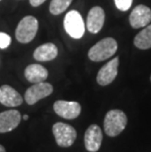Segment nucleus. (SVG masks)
I'll return each instance as SVG.
<instances>
[{
    "label": "nucleus",
    "instance_id": "obj_5",
    "mask_svg": "<svg viewBox=\"0 0 151 152\" xmlns=\"http://www.w3.org/2000/svg\"><path fill=\"white\" fill-rule=\"evenodd\" d=\"M64 28L71 37L75 39L82 37L85 27L82 15L76 10L68 12L64 19Z\"/></svg>",
    "mask_w": 151,
    "mask_h": 152
},
{
    "label": "nucleus",
    "instance_id": "obj_15",
    "mask_svg": "<svg viewBox=\"0 0 151 152\" xmlns=\"http://www.w3.org/2000/svg\"><path fill=\"white\" fill-rule=\"evenodd\" d=\"M58 55V49L53 43H44L38 46L34 52V58L39 62L54 60Z\"/></svg>",
    "mask_w": 151,
    "mask_h": 152
},
{
    "label": "nucleus",
    "instance_id": "obj_1",
    "mask_svg": "<svg viewBox=\"0 0 151 152\" xmlns=\"http://www.w3.org/2000/svg\"><path fill=\"white\" fill-rule=\"evenodd\" d=\"M127 124V115L122 110H110L104 118V131L108 137H117L125 130Z\"/></svg>",
    "mask_w": 151,
    "mask_h": 152
},
{
    "label": "nucleus",
    "instance_id": "obj_13",
    "mask_svg": "<svg viewBox=\"0 0 151 152\" xmlns=\"http://www.w3.org/2000/svg\"><path fill=\"white\" fill-rule=\"evenodd\" d=\"M0 103L7 107H17L23 103V97L12 86L4 85L0 87Z\"/></svg>",
    "mask_w": 151,
    "mask_h": 152
},
{
    "label": "nucleus",
    "instance_id": "obj_9",
    "mask_svg": "<svg viewBox=\"0 0 151 152\" xmlns=\"http://www.w3.org/2000/svg\"><path fill=\"white\" fill-rule=\"evenodd\" d=\"M103 134L100 127L93 124L90 125L85 134V146L89 152H97L101 147Z\"/></svg>",
    "mask_w": 151,
    "mask_h": 152
},
{
    "label": "nucleus",
    "instance_id": "obj_22",
    "mask_svg": "<svg viewBox=\"0 0 151 152\" xmlns=\"http://www.w3.org/2000/svg\"><path fill=\"white\" fill-rule=\"evenodd\" d=\"M23 119L25 120V121H27V120L28 119V115H24L23 116Z\"/></svg>",
    "mask_w": 151,
    "mask_h": 152
},
{
    "label": "nucleus",
    "instance_id": "obj_10",
    "mask_svg": "<svg viewBox=\"0 0 151 152\" xmlns=\"http://www.w3.org/2000/svg\"><path fill=\"white\" fill-rule=\"evenodd\" d=\"M151 22V9L145 5H137L130 15V24L133 28L146 27Z\"/></svg>",
    "mask_w": 151,
    "mask_h": 152
},
{
    "label": "nucleus",
    "instance_id": "obj_11",
    "mask_svg": "<svg viewBox=\"0 0 151 152\" xmlns=\"http://www.w3.org/2000/svg\"><path fill=\"white\" fill-rule=\"evenodd\" d=\"M22 116L18 110H8L0 113V134L15 130L20 124Z\"/></svg>",
    "mask_w": 151,
    "mask_h": 152
},
{
    "label": "nucleus",
    "instance_id": "obj_16",
    "mask_svg": "<svg viewBox=\"0 0 151 152\" xmlns=\"http://www.w3.org/2000/svg\"><path fill=\"white\" fill-rule=\"evenodd\" d=\"M134 45L139 49L151 48V25L146 26L145 28L136 34L133 40Z\"/></svg>",
    "mask_w": 151,
    "mask_h": 152
},
{
    "label": "nucleus",
    "instance_id": "obj_24",
    "mask_svg": "<svg viewBox=\"0 0 151 152\" xmlns=\"http://www.w3.org/2000/svg\"><path fill=\"white\" fill-rule=\"evenodd\" d=\"M0 1H1V0H0Z\"/></svg>",
    "mask_w": 151,
    "mask_h": 152
},
{
    "label": "nucleus",
    "instance_id": "obj_14",
    "mask_svg": "<svg viewBox=\"0 0 151 152\" xmlns=\"http://www.w3.org/2000/svg\"><path fill=\"white\" fill-rule=\"evenodd\" d=\"M48 77V71L39 64H31L25 69V77L30 83L44 82Z\"/></svg>",
    "mask_w": 151,
    "mask_h": 152
},
{
    "label": "nucleus",
    "instance_id": "obj_4",
    "mask_svg": "<svg viewBox=\"0 0 151 152\" xmlns=\"http://www.w3.org/2000/svg\"><path fill=\"white\" fill-rule=\"evenodd\" d=\"M52 132L57 144L60 147L72 146L77 138V132L75 128L65 123H55L52 127Z\"/></svg>",
    "mask_w": 151,
    "mask_h": 152
},
{
    "label": "nucleus",
    "instance_id": "obj_20",
    "mask_svg": "<svg viewBox=\"0 0 151 152\" xmlns=\"http://www.w3.org/2000/svg\"><path fill=\"white\" fill-rule=\"evenodd\" d=\"M46 0H30V3L31 5L33 6V7H38V6H40L42 3L45 2Z\"/></svg>",
    "mask_w": 151,
    "mask_h": 152
},
{
    "label": "nucleus",
    "instance_id": "obj_7",
    "mask_svg": "<svg viewBox=\"0 0 151 152\" xmlns=\"http://www.w3.org/2000/svg\"><path fill=\"white\" fill-rule=\"evenodd\" d=\"M53 109L57 115L67 120H74L78 118L82 111V107L79 102L66 101V100L55 101L53 104Z\"/></svg>",
    "mask_w": 151,
    "mask_h": 152
},
{
    "label": "nucleus",
    "instance_id": "obj_19",
    "mask_svg": "<svg viewBox=\"0 0 151 152\" xmlns=\"http://www.w3.org/2000/svg\"><path fill=\"white\" fill-rule=\"evenodd\" d=\"M11 44V37L6 33L0 31V49H5Z\"/></svg>",
    "mask_w": 151,
    "mask_h": 152
},
{
    "label": "nucleus",
    "instance_id": "obj_8",
    "mask_svg": "<svg viewBox=\"0 0 151 152\" xmlns=\"http://www.w3.org/2000/svg\"><path fill=\"white\" fill-rule=\"evenodd\" d=\"M118 67H119V58L115 57L110 62L106 63L105 65L99 70L96 77L98 85L102 86H106L113 83L118 75Z\"/></svg>",
    "mask_w": 151,
    "mask_h": 152
},
{
    "label": "nucleus",
    "instance_id": "obj_2",
    "mask_svg": "<svg viewBox=\"0 0 151 152\" xmlns=\"http://www.w3.org/2000/svg\"><path fill=\"white\" fill-rule=\"evenodd\" d=\"M118 49L117 41L112 37H106L89 49L88 58L93 62H100L109 59Z\"/></svg>",
    "mask_w": 151,
    "mask_h": 152
},
{
    "label": "nucleus",
    "instance_id": "obj_6",
    "mask_svg": "<svg viewBox=\"0 0 151 152\" xmlns=\"http://www.w3.org/2000/svg\"><path fill=\"white\" fill-rule=\"evenodd\" d=\"M53 92V86L49 83H37L28 87L25 92V100L28 105H34L39 100L49 96Z\"/></svg>",
    "mask_w": 151,
    "mask_h": 152
},
{
    "label": "nucleus",
    "instance_id": "obj_18",
    "mask_svg": "<svg viewBox=\"0 0 151 152\" xmlns=\"http://www.w3.org/2000/svg\"><path fill=\"white\" fill-rule=\"evenodd\" d=\"M116 7L121 11H128L133 4V0H114Z\"/></svg>",
    "mask_w": 151,
    "mask_h": 152
},
{
    "label": "nucleus",
    "instance_id": "obj_17",
    "mask_svg": "<svg viewBox=\"0 0 151 152\" xmlns=\"http://www.w3.org/2000/svg\"><path fill=\"white\" fill-rule=\"evenodd\" d=\"M73 0H51L49 12L52 15H60L69 7Z\"/></svg>",
    "mask_w": 151,
    "mask_h": 152
},
{
    "label": "nucleus",
    "instance_id": "obj_21",
    "mask_svg": "<svg viewBox=\"0 0 151 152\" xmlns=\"http://www.w3.org/2000/svg\"><path fill=\"white\" fill-rule=\"evenodd\" d=\"M0 152H6L5 147L3 146V145H1V144H0Z\"/></svg>",
    "mask_w": 151,
    "mask_h": 152
},
{
    "label": "nucleus",
    "instance_id": "obj_23",
    "mask_svg": "<svg viewBox=\"0 0 151 152\" xmlns=\"http://www.w3.org/2000/svg\"><path fill=\"white\" fill-rule=\"evenodd\" d=\"M150 80H151V76H150Z\"/></svg>",
    "mask_w": 151,
    "mask_h": 152
},
{
    "label": "nucleus",
    "instance_id": "obj_12",
    "mask_svg": "<svg viewBox=\"0 0 151 152\" xmlns=\"http://www.w3.org/2000/svg\"><path fill=\"white\" fill-rule=\"evenodd\" d=\"M105 21L104 10L99 6L92 7L88 12V19H86V28L88 31L91 34H97L101 31Z\"/></svg>",
    "mask_w": 151,
    "mask_h": 152
},
{
    "label": "nucleus",
    "instance_id": "obj_3",
    "mask_svg": "<svg viewBox=\"0 0 151 152\" xmlns=\"http://www.w3.org/2000/svg\"><path fill=\"white\" fill-rule=\"evenodd\" d=\"M38 31V21L34 16H26L16 28V38L21 43H28L34 39Z\"/></svg>",
    "mask_w": 151,
    "mask_h": 152
}]
</instances>
